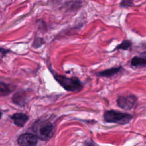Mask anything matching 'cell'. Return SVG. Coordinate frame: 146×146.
<instances>
[{
    "label": "cell",
    "mask_w": 146,
    "mask_h": 146,
    "mask_svg": "<svg viewBox=\"0 0 146 146\" xmlns=\"http://www.w3.org/2000/svg\"><path fill=\"white\" fill-rule=\"evenodd\" d=\"M133 1L134 0H121L119 6L123 7H132L133 5Z\"/></svg>",
    "instance_id": "11"
},
{
    "label": "cell",
    "mask_w": 146,
    "mask_h": 146,
    "mask_svg": "<svg viewBox=\"0 0 146 146\" xmlns=\"http://www.w3.org/2000/svg\"><path fill=\"white\" fill-rule=\"evenodd\" d=\"M17 142L19 145L34 146L37 144L38 137L32 133H23L19 136Z\"/></svg>",
    "instance_id": "5"
},
{
    "label": "cell",
    "mask_w": 146,
    "mask_h": 146,
    "mask_svg": "<svg viewBox=\"0 0 146 146\" xmlns=\"http://www.w3.org/2000/svg\"><path fill=\"white\" fill-rule=\"evenodd\" d=\"M132 46V42L129 40H123L120 44L117 45L115 48H114L113 51L117 50H128Z\"/></svg>",
    "instance_id": "9"
},
{
    "label": "cell",
    "mask_w": 146,
    "mask_h": 146,
    "mask_svg": "<svg viewBox=\"0 0 146 146\" xmlns=\"http://www.w3.org/2000/svg\"><path fill=\"white\" fill-rule=\"evenodd\" d=\"M56 80L67 91H78L81 90L82 85L79 79L77 78H68L61 75L54 76Z\"/></svg>",
    "instance_id": "3"
},
{
    "label": "cell",
    "mask_w": 146,
    "mask_h": 146,
    "mask_svg": "<svg viewBox=\"0 0 146 146\" xmlns=\"http://www.w3.org/2000/svg\"><path fill=\"white\" fill-rule=\"evenodd\" d=\"M132 115L115 110L106 111L103 118L106 122L113 123L119 124H126L132 119Z\"/></svg>",
    "instance_id": "2"
},
{
    "label": "cell",
    "mask_w": 146,
    "mask_h": 146,
    "mask_svg": "<svg viewBox=\"0 0 146 146\" xmlns=\"http://www.w3.org/2000/svg\"><path fill=\"white\" fill-rule=\"evenodd\" d=\"M141 55H142V56H145V57H146V52H143V53L141 54Z\"/></svg>",
    "instance_id": "12"
},
{
    "label": "cell",
    "mask_w": 146,
    "mask_h": 146,
    "mask_svg": "<svg viewBox=\"0 0 146 146\" xmlns=\"http://www.w3.org/2000/svg\"><path fill=\"white\" fill-rule=\"evenodd\" d=\"M33 130L38 139L42 140L50 139L54 133L53 125L48 120L36 121L33 125Z\"/></svg>",
    "instance_id": "1"
},
{
    "label": "cell",
    "mask_w": 146,
    "mask_h": 146,
    "mask_svg": "<svg viewBox=\"0 0 146 146\" xmlns=\"http://www.w3.org/2000/svg\"><path fill=\"white\" fill-rule=\"evenodd\" d=\"M137 102V98L135 95L120 96L116 100L117 106L125 110H131Z\"/></svg>",
    "instance_id": "4"
},
{
    "label": "cell",
    "mask_w": 146,
    "mask_h": 146,
    "mask_svg": "<svg viewBox=\"0 0 146 146\" xmlns=\"http://www.w3.org/2000/svg\"><path fill=\"white\" fill-rule=\"evenodd\" d=\"M11 119L13 120L15 125L21 127L25 124L28 120L29 117L26 114L23 113H16L11 116Z\"/></svg>",
    "instance_id": "6"
},
{
    "label": "cell",
    "mask_w": 146,
    "mask_h": 146,
    "mask_svg": "<svg viewBox=\"0 0 146 146\" xmlns=\"http://www.w3.org/2000/svg\"><path fill=\"white\" fill-rule=\"evenodd\" d=\"M1 112H0V118H1Z\"/></svg>",
    "instance_id": "13"
},
{
    "label": "cell",
    "mask_w": 146,
    "mask_h": 146,
    "mask_svg": "<svg viewBox=\"0 0 146 146\" xmlns=\"http://www.w3.org/2000/svg\"><path fill=\"white\" fill-rule=\"evenodd\" d=\"M11 90L7 84L0 82V96H6L10 94Z\"/></svg>",
    "instance_id": "10"
},
{
    "label": "cell",
    "mask_w": 146,
    "mask_h": 146,
    "mask_svg": "<svg viewBox=\"0 0 146 146\" xmlns=\"http://www.w3.org/2000/svg\"><path fill=\"white\" fill-rule=\"evenodd\" d=\"M122 68L121 66L116 67H112L109 69H107L100 71L97 74V75L102 77H110L115 74H117Z\"/></svg>",
    "instance_id": "7"
},
{
    "label": "cell",
    "mask_w": 146,
    "mask_h": 146,
    "mask_svg": "<svg viewBox=\"0 0 146 146\" xmlns=\"http://www.w3.org/2000/svg\"><path fill=\"white\" fill-rule=\"evenodd\" d=\"M131 65L137 68H142L146 66V57L134 56L131 60Z\"/></svg>",
    "instance_id": "8"
}]
</instances>
